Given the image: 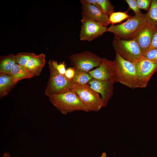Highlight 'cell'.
<instances>
[{
  "label": "cell",
  "mask_w": 157,
  "mask_h": 157,
  "mask_svg": "<svg viewBox=\"0 0 157 157\" xmlns=\"http://www.w3.org/2000/svg\"><path fill=\"white\" fill-rule=\"evenodd\" d=\"M82 17L100 23L106 26L109 24V17L100 9L87 3L82 4Z\"/></svg>",
  "instance_id": "4fadbf2b"
},
{
  "label": "cell",
  "mask_w": 157,
  "mask_h": 157,
  "mask_svg": "<svg viewBox=\"0 0 157 157\" xmlns=\"http://www.w3.org/2000/svg\"><path fill=\"white\" fill-rule=\"evenodd\" d=\"M112 44L116 53L126 60L134 63L142 57L140 48L133 39H123L114 35Z\"/></svg>",
  "instance_id": "277c9868"
},
{
  "label": "cell",
  "mask_w": 157,
  "mask_h": 157,
  "mask_svg": "<svg viewBox=\"0 0 157 157\" xmlns=\"http://www.w3.org/2000/svg\"><path fill=\"white\" fill-rule=\"evenodd\" d=\"M16 63V55L10 54L1 57L0 74H9L12 68Z\"/></svg>",
  "instance_id": "e0dca14e"
},
{
  "label": "cell",
  "mask_w": 157,
  "mask_h": 157,
  "mask_svg": "<svg viewBox=\"0 0 157 157\" xmlns=\"http://www.w3.org/2000/svg\"><path fill=\"white\" fill-rule=\"evenodd\" d=\"M116 82L114 80H103L92 78L88 84L90 88L101 95L104 107L107 103L113 94V85Z\"/></svg>",
  "instance_id": "8fae6325"
},
{
  "label": "cell",
  "mask_w": 157,
  "mask_h": 157,
  "mask_svg": "<svg viewBox=\"0 0 157 157\" xmlns=\"http://www.w3.org/2000/svg\"><path fill=\"white\" fill-rule=\"evenodd\" d=\"M17 83L9 74H0V97L7 95Z\"/></svg>",
  "instance_id": "9a60e30c"
},
{
  "label": "cell",
  "mask_w": 157,
  "mask_h": 157,
  "mask_svg": "<svg viewBox=\"0 0 157 157\" xmlns=\"http://www.w3.org/2000/svg\"><path fill=\"white\" fill-rule=\"evenodd\" d=\"M50 75L44 92L48 97L70 90L74 83L72 80L59 73L52 66L50 60L48 61Z\"/></svg>",
  "instance_id": "5b68a950"
},
{
  "label": "cell",
  "mask_w": 157,
  "mask_h": 157,
  "mask_svg": "<svg viewBox=\"0 0 157 157\" xmlns=\"http://www.w3.org/2000/svg\"><path fill=\"white\" fill-rule=\"evenodd\" d=\"M131 17L126 12H113L109 16V23L114 25L128 19Z\"/></svg>",
  "instance_id": "ffe728a7"
},
{
  "label": "cell",
  "mask_w": 157,
  "mask_h": 157,
  "mask_svg": "<svg viewBox=\"0 0 157 157\" xmlns=\"http://www.w3.org/2000/svg\"><path fill=\"white\" fill-rule=\"evenodd\" d=\"M145 17L147 23L155 27H157V0H151Z\"/></svg>",
  "instance_id": "ac0fdd59"
},
{
  "label": "cell",
  "mask_w": 157,
  "mask_h": 157,
  "mask_svg": "<svg viewBox=\"0 0 157 157\" xmlns=\"http://www.w3.org/2000/svg\"><path fill=\"white\" fill-rule=\"evenodd\" d=\"M130 9L132 10L135 15L140 14L142 13L139 8L136 0H125Z\"/></svg>",
  "instance_id": "d4e9b609"
},
{
  "label": "cell",
  "mask_w": 157,
  "mask_h": 157,
  "mask_svg": "<svg viewBox=\"0 0 157 157\" xmlns=\"http://www.w3.org/2000/svg\"><path fill=\"white\" fill-rule=\"evenodd\" d=\"M80 1L81 4L83 3L90 4L101 10L100 7L98 3L97 2L96 0H81Z\"/></svg>",
  "instance_id": "f1b7e54d"
},
{
  "label": "cell",
  "mask_w": 157,
  "mask_h": 157,
  "mask_svg": "<svg viewBox=\"0 0 157 157\" xmlns=\"http://www.w3.org/2000/svg\"><path fill=\"white\" fill-rule=\"evenodd\" d=\"M101 10L109 17L114 11V6L109 0H96Z\"/></svg>",
  "instance_id": "7402d4cb"
},
{
  "label": "cell",
  "mask_w": 157,
  "mask_h": 157,
  "mask_svg": "<svg viewBox=\"0 0 157 157\" xmlns=\"http://www.w3.org/2000/svg\"><path fill=\"white\" fill-rule=\"evenodd\" d=\"M152 48H157V27H155L154 29L152 41L150 49Z\"/></svg>",
  "instance_id": "83f0119b"
},
{
  "label": "cell",
  "mask_w": 157,
  "mask_h": 157,
  "mask_svg": "<svg viewBox=\"0 0 157 157\" xmlns=\"http://www.w3.org/2000/svg\"><path fill=\"white\" fill-rule=\"evenodd\" d=\"M76 69L75 75L72 79L74 84L84 85L88 83L92 78L89 74L82 70Z\"/></svg>",
  "instance_id": "d6986e66"
},
{
  "label": "cell",
  "mask_w": 157,
  "mask_h": 157,
  "mask_svg": "<svg viewBox=\"0 0 157 157\" xmlns=\"http://www.w3.org/2000/svg\"><path fill=\"white\" fill-rule=\"evenodd\" d=\"M36 54L31 52H19L16 55V63L24 67L28 62Z\"/></svg>",
  "instance_id": "44dd1931"
},
{
  "label": "cell",
  "mask_w": 157,
  "mask_h": 157,
  "mask_svg": "<svg viewBox=\"0 0 157 157\" xmlns=\"http://www.w3.org/2000/svg\"><path fill=\"white\" fill-rule=\"evenodd\" d=\"M76 70V69L73 67L67 68L65 71V76L68 79L72 80L75 75Z\"/></svg>",
  "instance_id": "4316f807"
},
{
  "label": "cell",
  "mask_w": 157,
  "mask_h": 157,
  "mask_svg": "<svg viewBox=\"0 0 157 157\" xmlns=\"http://www.w3.org/2000/svg\"><path fill=\"white\" fill-rule=\"evenodd\" d=\"M1 157H11V156L9 153L5 152Z\"/></svg>",
  "instance_id": "f546056e"
},
{
  "label": "cell",
  "mask_w": 157,
  "mask_h": 157,
  "mask_svg": "<svg viewBox=\"0 0 157 157\" xmlns=\"http://www.w3.org/2000/svg\"><path fill=\"white\" fill-rule=\"evenodd\" d=\"M45 63L44 54H36L30 59L24 68L34 76H38L40 74Z\"/></svg>",
  "instance_id": "5bb4252c"
},
{
  "label": "cell",
  "mask_w": 157,
  "mask_h": 157,
  "mask_svg": "<svg viewBox=\"0 0 157 157\" xmlns=\"http://www.w3.org/2000/svg\"><path fill=\"white\" fill-rule=\"evenodd\" d=\"M146 22L145 14L135 15L121 24L111 25L107 28V32L112 33L122 39H132L137 31Z\"/></svg>",
  "instance_id": "3957f363"
},
{
  "label": "cell",
  "mask_w": 157,
  "mask_h": 157,
  "mask_svg": "<svg viewBox=\"0 0 157 157\" xmlns=\"http://www.w3.org/2000/svg\"><path fill=\"white\" fill-rule=\"evenodd\" d=\"M140 9H144L147 11L150 7L151 0H136Z\"/></svg>",
  "instance_id": "484cf974"
},
{
  "label": "cell",
  "mask_w": 157,
  "mask_h": 157,
  "mask_svg": "<svg viewBox=\"0 0 157 157\" xmlns=\"http://www.w3.org/2000/svg\"><path fill=\"white\" fill-rule=\"evenodd\" d=\"M49 98L51 103L64 115L75 111H90L88 107L71 89L50 96Z\"/></svg>",
  "instance_id": "6da1fadb"
},
{
  "label": "cell",
  "mask_w": 157,
  "mask_h": 157,
  "mask_svg": "<svg viewBox=\"0 0 157 157\" xmlns=\"http://www.w3.org/2000/svg\"><path fill=\"white\" fill-rule=\"evenodd\" d=\"M50 60L53 67L60 74L65 75L66 70L65 62H63L58 64L56 60Z\"/></svg>",
  "instance_id": "cb8c5ba5"
},
{
  "label": "cell",
  "mask_w": 157,
  "mask_h": 157,
  "mask_svg": "<svg viewBox=\"0 0 157 157\" xmlns=\"http://www.w3.org/2000/svg\"><path fill=\"white\" fill-rule=\"evenodd\" d=\"M142 57L157 62V48L150 49L142 54Z\"/></svg>",
  "instance_id": "603a6c76"
},
{
  "label": "cell",
  "mask_w": 157,
  "mask_h": 157,
  "mask_svg": "<svg viewBox=\"0 0 157 157\" xmlns=\"http://www.w3.org/2000/svg\"><path fill=\"white\" fill-rule=\"evenodd\" d=\"M88 73L92 78L103 80H114L116 81L114 61L106 58H103L98 67L89 71Z\"/></svg>",
  "instance_id": "7c38bea8"
},
{
  "label": "cell",
  "mask_w": 157,
  "mask_h": 157,
  "mask_svg": "<svg viewBox=\"0 0 157 157\" xmlns=\"http://www.w3.org/2000/svg\"><path fill=\"white\" fill-rule=\"evenodd\" d=\"M106 153L105 152H104L102 154L100 157H106Z\"/></svg>",
  "instance_id": "4dcf8cb0"
},
{
  "label": "cell",
  "mask_w": 157,
  "mask_h": 157,
  "mask_svg": "<svg viewBox=\"0 0 157 157\" xmlns=\"http://www.w3.org/2000/svg\"><path fill=\"white\" fill-rule=\"evenodd\" d=\"M133 63L142 88H146L152 75L157 71V62L142 57Z\"/></svg>",
  "instance_id": "9c48e42d"
},
{
  "label": "cell",
  "mask_w": 157,
  "mask_h": 157,
  "mask_svg": "<svg viewBox=\"0 0 157 157\" xmlns=\"http://www.w3.org/2000/svg\"><path fill=\"white\" fill-rule=\"evenodd\" d=\"M79 34L81 40L91 41L107 32V28L100 23L82 17Z\"/></svg>",
  "instance_id": "ba28073f"
},
{
  "label": "cell",
  "mask_w": 157,
  "mask_h": 157,
  "mask_svg": "<svg viewBox=\"0 0 157 157\" xmlns=\"http://www.w3.org/2000/svg\"><path fill=\"white\" fill-rule=\"evenodd\" d=\"M8 74L12 77L14 82L16 83L22 79L34 77L24 67L17 63L14 66Z\"/></svg>",
  "instance_id": "2e32d148"
},
{
  "label": "cell",
  "mask_w": 157,
  "mask_h": 157,
  "mask_svg": "<svg viewBox=\"0 0 157 157\" xmlns=\"http://www.w3.org/2000/svg\"><path fill=\"white\" fill-rule=\"evenodd\" d=\"M71 89L88 107L90 111H98L104 107L101 97L90 88L88 83L84 85L74 84Z\"/></svg>",
  "instance_id": "8992f818"
},
{
  "label": "cell",
  "mask_w": 157,
  "mask_h": 157,
  "mask_svg": "<svg viewBox=\"0 0 157 157\" xmlns=\"http://www.w3.org/2000/svg\"><path fill=\"white\" fill-rule=\"evenodd\" d=\"M155 27L146 22L133 36L132 39L138 44L142 55L150 48Z\"/></svg>",
  "instance_id": "30bf717a"
},
{
  "label": "cell",
  "mask_w": 157,
  "mask_h": 157,
  "mask_svg": "<svg viewBox=\"0 0 157 157\" xmlns=\"http://www.w3.org/2000/svg\"><path fill=\"white\" fill-rule=\"evenodd\" d=\"M113 61L116 82L132 89L142 88L133 63L125 60L116 53Z\"/></svg>",
  "instance_id": "7a4b0ae2"
},
{
  "label": "cell",
  "mask_w": 157,
  "mask_h": 157,
  "mask_svg": "<svg viewBox=\"0 0 157 157\" xmlns=\"http://www.w3.org/2000/svg\"><path fill=\"white\" fill-rule=\"evenodd\" d=\"M69 58L73 67L87 72L94 67H98L103 58L89 51L72 54Z\"/></svg>",
  "instance_id": "52a82bcc"
}]
</instances>
